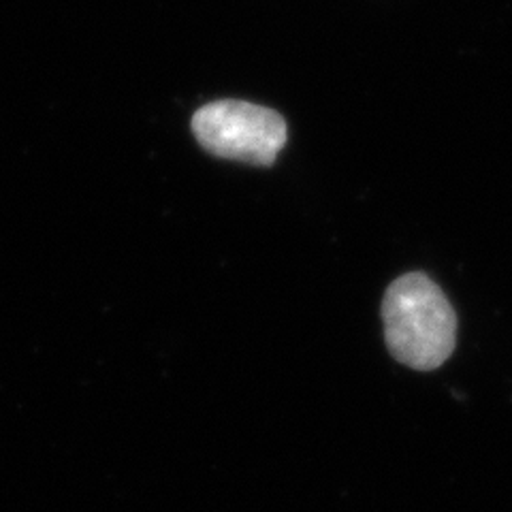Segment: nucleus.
<instances>
[{
    "instance_id": "1",
    "label": "nucleus",
    "mask_w": 512,
    "mask_h": 512,
    "mask_svg": "<svg viewBox=\"0 0 512 512\" xmlns=\"http://www.w3.org/2000/svg\"><path fill=\"white\" fill-rule=\"evenodd\" d=\"M382 323L393 359L416 372L438 370L457 344V314L442 288L421 271L387 288Z\"/></svg>"
},
{
    "instance_id": "2",
    "label": "nucleus",
    "mask_w": 512,
    "mask_h": 512,
    "mask_svg": "<svg viewBox=\"0 0 512 512\" xmlns=\"http://www.w3.org/2000/svg\"><path fill=\"white\" fill-rule=\"evenodd\" d=\"M190 126L205 152L259 167L276 163L288 137L286 120L278 111L233 99L203 105Z\"/></svg>"
}]
</instances>
